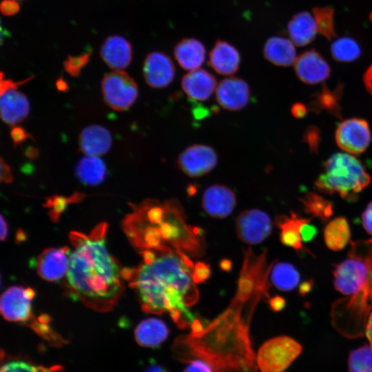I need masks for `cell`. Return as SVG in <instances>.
Segmentation results:
<instances>
[{
  "label": "cell",
  "mask_w": 372,
  "mask_h": 372,
  "mask_svg": "<svg viewBox=\"0 0 372 372\" xmlns=\"http://www.w3.org/2000/svg\"><path fill=\"white\" fill-rule=\"evenodd\" d=\"M70 251L67 247L44 250L37 258V271L39 276L49 282L63 279L68 269Z\"/></svg>",
  "instance_id": "15"
},
{
  "label": "cell",
  "mask_w": 372,
  "mask_h": 372,
  "mask_svg": "<svg viewBox=\"0 0 372 372\" xmlns=\"http://www.w3.org/2000/svg\"><path fill=\"white\" fill-rule=\"evenodd\" d=\"M304 205L305 211L325 221L333 214L332 204L329 201L314 193H309L301 199Z\"/></svg>",
  "instance_id": "32"
},
{
  "label": "cell",
  "mask_w": 372,
  "mask_h": 372,
  "mask_svg": "<svg viewBox=\"0 0 372 372\" xmlns=\"http://www.w3.org/2000/svg\"><path fill=\"white\" fill-rule=\"evenodd\" d=\"M100 55L112 69L122 70L131 63L132 48L124 37L118 35L108 37L101 47Z\"/></svg>",
  "instance_id": "19"
},
{
  "label": "cell",
  "mask_w": 372,
  "mask_h": 372,
  "mask_svg": "<svg viewBox=\"0 0 372 372\" xmlns=\"http://www.w3.org/2000/svg\"><path fill=\"white\" fill-rule=\"evenodd\" d=\"M286 306V300L284 298L280 296H275L269 300L270 309L274 311L278 312L282 310Z\"/></svg>",
  "instance_id": "45"
},
{
  "label": "cell",
  "mask_w": 372,
  "mask_h": 372,
  "mask_svg": "<svg viewBox=\"0 0 372 372\" xmlns=\"http://www.w3.org/2000/svg\"><path fill=\"white\" fill-rule=\"evenodd\" d=\"M107 225H96L88 234L72 231V249L66 274L70 296L100 312L114 307L124 290L123 270L106 245Z\"/></svg>",
  "instance_id": "3"
},
{
  "label": "cell",
  "mask_w": 372,
  "mask_h": 372,
  "mask_svg": "<svg viewBox=\"0 0 372 372\" xmlns=\"http://www.w3.org/2000/svg\"><path fill=\"white\" fill-rule=\"evenodd\" d=\"M111 145L112 136L110 132L99 125L85 127L79 135V149L86 156L103 155L109 151Z\"/></svg>",
  "instance_id": "21"
},
{
  "label": "cell",
  "mask_w": 372,
  "mask_h": 372,
  "mask_svg": "<svg viewBox=\"0 0 372 372\" xmlns=\"http://www.w3.org/2000/svg\"><path fill=\"white\" fill-rule=\"evenodd\" d=\"M220 267L224 271H229L231 269V262L227 259H223L220 262Z\"/></svg>",
  "instance_id": "54"
},
{
  "label": "cell",
  "mask_w": 372,
  "mask_h": 372,
  "mask_svg": "<svg viewBox=\"0 0 372 372\" xmlns=\"http://www.w3.org/2000/svg\"><path fill=\"white\" fill-rule=\"evenodd\" d=\"M182 88L192 99L207 100L217 87L215 77L204 69H196L186 74L182 79Z\"/></svg>",
  "instance_id": "20"
},
{
  "label": "cell",
  "mask_w": 372,
  "mask_h": 372,
  "mask_svg": "<svg viewBox=\"0 0 372 372\" xmlns=\"http://www.w3.org/2000/svg\"><path fill=\"white\" fill-rule=\"evenodd\" d=\"M76 172L83 183L96 185L104 180L106 176V166L99 156H86L78 163Z\"/></svg>",
  "instance_id": "28"
},
{
  "label": "cell",
  "mask_w": 372,
  "mask_h": 372,
  "mask_svg": "<svg viewBox=\"0 0 372 372\" xmlns=\"http://www.w3.org/2000/svg\"><path fill=\"white\" fill-rule=\"evenodd\" d=\"M143 372H169V371L164 366L152 362L146 366Z\"/></svg>",
  "instance_id": "47"
},
{
  "label": "cell",
  "mask_w": 372,
  "mask_h": 372,
  "mask_svg": "<svg viewBox=\"0 0 372 372\" xmlns=\"http://www.w3.org/2000/svg\"><path fill=\"white\" fill-rule=\"evenodd\" d=\"M306 138L311 148L316 149L318 143L319 141V134L318 132H316L314 128L309 129L307 133Z\"/></svg>",
  "instance_id": "46"
},
{
  "label": "cell",
  "mask_w": 372,
  "mask_h": 372,
  "mask_svg": "<svg viewBox=\"0 0 372 372\" xmlns=\"http://www.w3.org/2000/svg\"><path fill=\"white\" fill-rule=\"evenodd\" d=\"M333 57L338 61L349 62L355 61L360 55L361 50L358 43L349 37L336 39L331 46Z\"/></svg>",
  "instance_id": "31"
},
{
  "label": "cell",
  "mask_w": 372,
  "mask_h": 372,
  "mask_svg": "<svg viewBox=\"0 0 372 372\" xmlns=\"http://www.w3.org/2000/svg\"><path fill=\"white\" fill-rule=\"evenodd\" d=\"M316 106L320 108L337 112L338 107L337 94L331 92L327 89L323 90L315 101Z\"/></svg>",
  "instance_id": "36"
},
{
  "label": "cell",
  "mask_w": 372,
  "mask_h": 372,
  "mask_svg": "<svg viewBox=\"0 0 372 372\" xmlns=\"http://www.w3.org/2000/svg\"><path fill=\"white\" fill-rule=\"evenodd\" d=\"M370 273L369 258L351 254L335 266L334 286L344 295L355 296L366 288Z\"/></svg>",
  "instance_id": "7"
},
{
  "label": "cell",
  "mask_w": 372,
  "mask_h": 372,
  "mask_svg": "<svg viewBox=\"0 0 372 372\" xmlns=\"http://www.w3.org/2000/svg\"><path fill=\"white\" fill-rule=\"evenodd\" d=\"M351 238V231L344 217L335 218L328 223L324 229L327 247L333 251L344 249Z\"/></svg>",
  "instance_id": "29"
},
{
  "label": "cell",
  "mask_w": 372,
  "mask_h": 372,
  "mask_svg": "<svg viewBox=\"0 0 372 372\" xmlns=\"http://www.w3.org/2000/svg\"><path fill=\"white\" fill-rule=\"evenodd\" d=\"M338 145L350 154H361L369 145L371 132L368 123L359 118L344 121L335 132Z\"/></svg>",
  "instance_id": "12"
},
{
  "label": "cell",
  "mask_w": 372,
  "mask_h": 372,
  "mask_svg": "<svg viewBox=\"0 0 372 372\" xmlns=\"http://www.w3.org/2000/svg\"><path fill=\"white\" fill-rule=\"evenodd\" d=\"M1 233H0V237L1 240L2 241H4L8 234V225L7 224L6 220L3 218V216L1 215Z\"/></svg>",
  "instance_id": "51"
},
{
  "label": "cell",
  "mask_w": 372,
  "mask_h": 372,
  "mask_svg": "<svg viewBox=\"0 0 372 372\" xmlns=\"http://www.w3.org/2000/svg\"><path fill=\"white\" fill-rule=\"evenodd\" d=\"M127 220V233L139 249L161 252L176 250L192 256L204 254L203 231L187 223L182 205L176 199L163 203L145 200Z\"/></svg>",
  "instance_id": "4"
},
{
  "label": "cell",
  "mask_w": 372,
  "mask_h": 372,
  "mask_svg": "<svg viewBox=\"0 0 372 372\" xmlns=\"http://www.w3.org/2000/svg\"><path fill=\"white\" fill-rule=\"evenodd\" d=\"M236 230L241 241L249 245H257L270 236L272 223L268 214L262 210H245L236 218Z\"/></svg>",
  "instance_id": "10"
},
{
  "label": "cell",
  "mask_w": 372,
  "mask_h": 372,
  "mask_svg": "<svg viewBox=\"0 0 372 372\" xmlns=\"http://www.w3.org/2000/svg\"><path fill=\"white\" fill-rule=\"evenodd\" d=\"M217 161V154L211 147L196 144L182 152L178 157L177 165L186 175L200 177L211 171Z\"/></svg>",
  "instance_id": "13"
},
{
  "label": "cell",
  "mask_w": 372,
  "mask_h": 372,
  "mask_svg": "<svg viewBox=\"0 0 372 372\" xmlns=\"http://www.w3.org/2000/svg\"><path fill=\"white\" fill-rule=\"evenodd\" d=\"M302 351V345L293 338L287 335L274 337L260 346L256 362L260 372H283Z\"/></svg>",
  "instance_id": "6"
},
{
  "label": "cell",
  "mask_w": 372,
  "mask_h": 372,
  "mask_svg": "<svg viewBox=\"0 0 372 372\" xmlns=\"http://www.w3.org/2000/svg\"><path fill=\"white\" fill-rule=\"evenodd\" d=\"M1 182L6 183H10L12 181L13 176L10 167L1 158V174H0Z\"/></svg>",
  "instance_id": "44"
},
{
  "label": "cell",
  "mask_w": 372,
  "mask_h": 372,
  "mask_svg": "<svg viewBox=\"0 0 372 372\" xmlns=\"http://www.w3.org/2000/svg\"><path fill=\"white\" fill-rule=\"evenodd\" d=\"M146 83L153 88H163L172 82L175 67L171 59L161 52H152L146 56L143 68Z\"/></svg>",
  "instance_id": "14"
},
{
  "label": "cell",
  "mask_w": 372,
  "mask_h": 372,
  "mask_svg": "<svg viewBox=\"0 0 372 372\" xmlns=\"http://www.w3.org/2000/svg\"><path fill=\"white\" fill-rule=\"evenodd\" d=\"M34 291L30 287H9L1 296L0 310L3 318L11 322H25L32 317V301Z\"/></svg>",
  "instance_id": "11"
},
{
  "label": "cell",
  "mask_w": 372,
  "mask_h": 372,
  "mask_svg": "<svg viewBox=\"0 0 372 372\" xmlns=\"http://www.w3.org/2000/svg\"><path fill=\"white\" fill-rule=\"evenodd\" d=\"M370 19H371V22H372V13H371V15H370Z\"/></svg>",
  "instance_id": "56"
},
{
  "label": "cell",
  "mask_w": 372,
  "mask_h": 372,
  "mask_svg": "<svg viewBox=\"0 0 372 372\" xmlns=\"http://www.w3.org/2000/svg\"><path fill=\"white\" fill-rule=\"evenodd\" d=\"M216 98L218 104L225 110L230 111L242 110L249 101V85L242 79L226 78L217 85Z\"/></svg>",
  "instance_id": "16"
},
{
  "label": "cell",
  "mask_w": 372,
  "mask_h": 372,
  "mask_svg": "<svg viewBox=\"0 0 372 372\" xmlns=\"http://www.w3.org/2000/svg\"><path fill=\"white\" fill-rule=\"evenodd\" d=\"M364 82L366 90L372 94V65L364 75Z\"/></svg>",
  "instance_id": "48"
},
{
  "label": "cell",
  "mask_w": 372,
  "mask_h": 372,
  "mask_svg": "<svg viewBox=\"0 0 372 372\" xmlns=\"http://www.w3.org/2000/svg\"><path fill=\"white\" fill-rule=\"evenodd\" d=\"M240 61L238 50L229 43L218 40L209 53L208 63L217 73L231 75L238 70Z\"/></svg>",
  "instance_id": "22"
},
{
  "label": "cell",
  "mask_w": 372,
  "mask_h": 372,
  "mask_svg": "<svg viewBox=\"0 0 372 372\" xmlns=\"http://www.w3.org/2000/svg\"><path fill=\"white\" fill-rule=\"evenodd\" d=\"M174 54L181 68L192 71L198 69L203 63L205 59V48L198 40L186 38L176 45Z\"/></svg>",
  "instance_id": "24"
},
{
  "label": "cell",
  "mask_w": 372,
  "mask_h": 372,
  "mask_svg": "<svg viewBox=\"0 0 372 372\" xmlns=\"http://www.w3.org/2000/svg\"><path fill=\"white\" fill-rule=\"evenodd\" d=\"M362 223L366 231L372 235V201L368 204L362 214Z\"/></svg>",
  "instance_id": "43"
},
{
  "label": "cell",
  "mask_w": 372,
  "mask_h": 372,
  "mask_svg": "<svg viewBox=\"0 0 372 372\" xmlns=\"http://www.w3.org/2000/svg\"><path fill=\"white\" fill-rule=\"evenodd\" d=\"M169 329L162 320L150 318L142 320L134 330V337L143 347L158 348L168 338Z\"/></svg>",
  "instance_id": "23"
},
{
  "label": "cell",
  "mask_w": 372,
  "mask_h": 372,
  "mask_svg": "<svg viewBox=\"0 0 372 372\" xmlns=\"http://www.w3.org/2000/svg\"><path fill=\"white\" fill-rule=\"evenodd\" d=\"M252 274H242L238 293L223 313L197 333L176 339L179 358L188 362L194 357L208 363L215 372H255V355L249 337L251 312L242 314L245 302L256 281Z\"/></svg>",
  "instance_id": "2"
},
{
  "label": "cell",
  "mask_w": 372,
  "mask_h": 372,
  "mask_svg": "<svg viewBox=\"0 0 372 372\" xmlns=\"http://www.w3.org/2000/svg\"><path fill=\"white\" fill-rule=\"evenodd\" d=\"M56 85L57 89L62 92H65L68 89L67 83L62 78L56 81Z\"/></svg>",
  "instance_id": "53"
},
{
  "label": "cell",
  "mask_w": 372,
  "mask_h": 372,
  "mask_svg": "<svg viewBox=\"0 0 372 372\" xmlns=\"http://www.w3.org/2000/svg\"><path fill=\"white\" fill-rule=\"evenodd\" d=\"M211 275L209 265L199 261L194 265L192 277L196 284L204 282Z\"/></svg>",
  "instance_id": "38"
},
{
  "label": "cell",
  "mask_w": 372,
  "mask_h": 372,
  "mask_svg": "<svg viewBox=\"0 0 372 372\" xmlns=\"http://www.w3.org/2000/svg\"><path fill=\"white\" fill-rule=\"evenodd\" d=\"M287 31L294 44L298 46L309 44L318 32L314 17L307 12L296 14L288 23Z\"/></svg>",
  "instance_id": "25"
},
{
  "label": "cell",
  "mask_w": 372,
  "mask_h": 372,
  "mask_svg": "<svg viewBox=\"0 0 372 372\" xmlns=\"http://www.w3.org/2000/svg\"><path fill=\"white\" fill-rule=\"evenodd\" d=\"M316 234V227L310 223L309 219H307L300 228V236L302 241L304 242L311 241Z\"/></svg>",
  "instance_id": "40"
},
{
  "label": "cell",
  "mask_w": 372,
  "mask_h": 372,
  "mask_svg": "<svg viewBox=\"0 0 372 372\" xmlns=\"http://www.w3.org/2000/svg\"><path fill=\"white\" fill-rule=\"evenodd\" d=\"M10 136L14 145H18L25 140L30 137V134L22 127L19 126H12L10 132Z\"/></svg>",
  "instance_id": "42"
},
{
  "label": "cell",
  "mask_w": 372,
  "mask_h": 372,
  "mask_svg": "<svg viewBox=\"0 0 372 372\" xmlns=\"http://www.w3.org/2000/svg\"><path fill=\"white\" fill-rule=\"evenodd\" d=\"M349 372H372V347L364 344L351 351L348 358Z\"/></svg>",
  "instance_id": "33"
},
{
  "label": "cell",
  "mask_w": 372,
  "mask_h": 372,
  "mask_svg": "<svg viewBox=\"0 0 372 372\" xmlns=\"http://www.w3.org/2000/svg\"><path fill=\"white\" fill-rule=\"evenodd\" d=\"M313 13L318 32L327 39H332L335 35L333 25V10L329 7L315 8Z\"/></svg>",
  "instance_id": "34"
},
{
  "label": "cell",
  "mask_w": 372,
  "mask_h": 372,
  "mask_svg": "<svg viewBox=\"0 0 372 372\" xmlns=\"http://www.w3.org/2000/svg\"><path fill=\"white\" fill-rule=\"evenodd\" d=\"M33 76L23 81H14L4 79L1 74L0 109L1 117L4 123L11 126L23 121L30 112V103L26 96L18 90V86L30 81Z\"/></svg>",
  "instance_id": "9"
},
{
  "label": "cell",
  "mask_w": 372,
  "mask_h": 372,
  "mask_svg": "<svg viewBox=\"0 0 372 372\" xmlns=\"http://www.w3.org/2000/svg\"><path fill=\"white\" fill-rule=\"evenodd\" d=\"M300 276L293 265L288 262H278L271 269V281L279 290L289 291L298 285Z\"/></svg>",
  "instance_id": "30"
},
{
  "label": "cell",
  "mask_w": 372,
  "mask_h": 372,
  "mask_svg": "<svg viewBox=\"0 0 372 372\" xmlns=\"http://www.w3.org/2000/svg\"><path fill=\"white\" fill-rule=\"evenodd\" d=\"M27 156L30 158H34L38 156V151L33 147H29L26 152Z\"/></svg>",
  "instance_id": "55"
},
{
  "label": "cell",
  "mask_w": 372,
  "mask_h": 372,
  "mask_svg": "<svg viewBox=\"0 0 372 372\" xmlns=\"http://www.w3.org/2000/svg\"><path fill=\"white\" fill-rule=\"evenodd\" d=\"M236 205L234 192L223 185H213L207 187L202 197V207L205 212L215 218H225L229 216Z\"/></svg>",
  "instance_id": "17"
},
{
  "label": "cell",
  "mask_w": 372,
  "mask_h": 372,
  "mask_svg": "<svg viewBox=\"0 0 372 372\" xmlns=\"http://www.w3.org/2000/svg\"><path fill=\"white\" fill-rule=\"evenodd\" d=\"M370 176L362 163L355 156L338 153L324 164V172L315 185L319 192L338 194L347 200H353L357 194L370 183Z\"/></svg>",
  "instance_id": "5"
},
{
  "label": "cell",
  "mask_w": 372,
  "mask_h": 372,
  "mask_svg": "<svg viewBox=\"0 0 372 372\" xmlns=\"http://www.w3.org/2000/svg\"><path fill=\"white\" fill-rule=\"evenodd\" d=\"M1 12L6 16H12L19 11V6L15 0H3L0 6Z\"/></svg>",
  "instance_id": "41"
},
{
  "label": "cell",
  "mask_w": 372,
  "mask_h": 372,
  "mask_svg": "<svg viewBox=\"0 0 372 372\" xmlns=\"http://www.w3.org/2000/svg\"><path fill=\"white\" fill-rule=\"evenodd\" d=\"M298 77L309 84H316L326 80L330 74V68L324 58L315 50L302 53L294 62Z\"/></svg>",
  "instance_id": "18"
},
{
  "label": "cell",
  "mask_w": 372,
  "mask_h": 372,
  "mask_svg": "<svg viewBox=\"0 0 372 372\" xmlns=\"http://www.w3.org/2000/svg\"><path fill=\"white\" fill-rule=\"evenodd\" d=\"M15 1H22V0H15Z\"/></svg>",
  "instance_id": "57"
},
{
  "label": "cell",
  "mask_w": 372,
  "mask_h": 372,
  "mask_svg": "<svg viewBox=\"0 0 372 372\" xmlns=\"http://www.w3.org/2000/svg\"><path fill=\"white\" fill-rule=\"evenodd\" d=\"M312 287V282H304L301 284L299 288V291L302 295H304L310 291Z\"/></svg>",
  "instance_id": "52"
},
{
  "label": "cell",
  "mask_w": 372,
  "mask_h": 372,
  "mask_svg": "<svg viewBox=\"0 0 372 372\" xmlns=\"http://www.w3.org/2000/svg\"><path fill=\"white\" fill-rule=\"evenodd\" d=\"M291 40L281 37L269 38L264 46L266 59L278 66H289L294 63L296 50Z\"/></svg>",
  "instance_id": "26"
},
{
  "label": "cell",
  "mask_w": 372,
  "mask_h": 372,
  "mask_svg": "<svg viewBox=\"0 0 372 372\" xmlns=\"http://www.w3.org/2000/svg\"><path fill=\"white\" fill-rule=\"evenodd\" d=\"M291 112L294 116L301 118L305 115L307 109L304 105L298 103L292 107Z\"/></svg>",
  "instance_id": "49"
},
{
  "label": "cell",
  "mask_w": 372,
  "mask_h": 372,
  "mask_svg": "<svg viewBox=\"0 0 372 372\" xmlns=\"http://www.w3.org/2000/svg\"><path fill=\"white\" fill-rule=\"evenodd\" d=\"M308 218H301L291 212L290 217L281 216L277 218V225L280 229V239L281 242L296 251L303 249L300 236V228Z\"/></svg>",
  "instance_id": "27"
},
{
  "label": "cell",
  "mask_w": 372,
  "mask_h": 372,
  "mask_svg": "<svg viewBox=\"0 0 372 372\" xmlns=\"http://www.w3.org/2000/svg\"><path fill=\"white\" fill-rule=\"evenodd\" d=\"M101 87L105 103L116 111L130 108L138 96L136 81L121 70L107 74L102 80Z\"/></svg>",
  "instance_id": "8"
},
{
  "label": "cell",
  "mask_w": 372,
  "mask_h": 372,
  "mask_svg": "<svg viewBox=\"0 0 372 372\" xmlns=\"http://www.w3.org/2000/svg\"><path fill=\"white\" fill-rule=\"evenodd\" d=\"M188 362L189 364L183 372H215L213 368L203 360L196 358Z\"/></svg>",
  "instance_id": "39"
},
{
  "label": "cell",
  "mask_w": 372,
  "mask_h": 372,
  "mask_svg": "<svg viewBox=\"0 0 372 372\" xmlns=\"http://www.w3.org/2000/svg\"><path fill=\"white\" fill-rule=\"evenodd\" d=\"M1 372H40V370L27 362L12 360L3 364Z\"/></svg>",
  "instance_id": "37"
},
{
  "label": "cell",
  "mask_w": 372,
  "mask_h": 372,
  "mask_svg": "<svg viewBox=\"0 0 372 372\" xmlns=\"http://www.w3.org/2000/svg\"><path fill=\"white\" fill-rule=\"evenodd\" d=\"M91 52L92 51L90 50L79 56H68L63 63L65 71L72 76H78L82 68L88 63Z\"/></svg>",
  "instance_id": "35"
},
{
  "label": "cell",
  "mask_w": 372,
  "mask_h": 372,
  "mask_svg": "<svg viewBox=\"0 0 372 372\" xmlns=\"http://www.w3.org/2000/svg\"><path fill=\"white\" fill-rule=\"evenodd\" d=\"M141 254L142 263L123 270V277L136 290L142 309L155 314L168 312L179 329H187L196 320L188 307L199 298L192 277L193 262L176 250L146 249Z\"/></svg>",
  "instance_id": "1"
},
{
  "label": "cell",
  "mask_w": 372,
  "mask_h": 372,
  "mask_svg": "<svg viewBox=\"0 0 372 372\" xmlns=\"http://www.w3.org/2000/svg\"><path fill=\"white\" fill-rule=\"evenodd\" d=\"M365 334L372 347V311L371 312L365 327Z\"/></svg>",
  "instance_id": "50"
}]
</instances>
